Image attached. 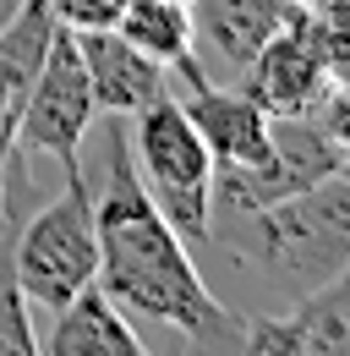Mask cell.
Here are the masks:
<instances>
[{"label":"cell","instance_id":"8fae6325","mask_svg":"<svg viewBox=\"0 0 350 356\" xmlns=\"http://www.w3.org/2000/svg\"><path fill=\"white\" fill-rule=\"evenodd\" d=\"M39 351L49 356H142V334L131 329V318L99 285L77 291L60 312H49V329L39 334Z\"/></svg>","mask_w":350,"mask_h":356},{"label":"cell","instance_id":"5b68a950","mask_svg":"<svg viewBox=\"0 0 350 356\" xmlns=\"http://www.w3.org/2000/svg\"><path fill=\"white\" fill-rule=\"evenodd\" d=\"M93 121H99V104H93V88H88L77 39H72V28H55L39 77H33V88L17 110L11 154L49 159V165H60V176H72V170H83V143L93 132Z\"/></svg>","mask_w":350,"mask_h":356},{"label":"cell","instance_id":"5bb4252c","mask_svg":"<svg viewBox=\"0 0 350 356\" xmlns=\"http://www.w3.org/2000/svg\"><path fill=\"white\" fill-rule=\"evenodd\" d=\"M301 28L328 83L334 88H350V0H328V6H301Z\"/></svg>","mask_w":350,"mask_h":356},{"label":"cell","instance_id":"3957f363","mask_svg":"<svg viewBox=\"0 0 350 356\" xmlns=\"http://www.w3.org/2000/svg\"><path fill=\"white\" fill-rule=\"evenodd\" d=\"M11 268L33 307V323L60 312L77 291L99 285V225L88 170H72L60 192L39 203L22 225L11 220Z\"/></svg>","mask_w":350,"mask_h":356},{"label":"cell","instance_id":"7c38bea8","mask_svg":"<svg viewBox=\"0 0 350 356\" xmlns=\"http://www.w3.org/2000/svg\"><path fill=\"white\" fill-rule=\"evenodd\" d=\"M110 28L170 72L192 60V11L181 0H126Z\"/></svg>","mask_w":350,"mask_h":356},{"label":"cell","instance_id":"30bf717a","mask_svg":"<svg viewBox=\"0 0 350 356\" xmlns=\"http://www.w3.org/2000/svg\"><path fill=\"white\" fill-rule=\"evenodd\" d=\"M72 39H77L99 115H137V110L170 99V66L148 60L115 28H72Z\"/></svg>","mask_w":350,"mask_h":356},{"label":"cell","instance_id":"4fadbf2b","mask_svg":"<svg viewBox=\"0 0 350 356\" xmlns=\"http://www.w3.org/2000/svg\"><path fill=\"white\" fill-rule=\"evenodd\" d=\"M39 351V323L33 307L17 285V268H11V214L0 220V356H33Z\"/></svg>","mask_w":350,"mask_h":356},{"label":"cell","instance_id":"52a82bcc","mask_svg":"<svg viewBox=\"0 0 350 356\" xmlns=\"http://www.w3.org/2000/svg\"><path fill=\"white\" fill-rule=\"evenodd\" d=\"M192 66L203 83H241V72L285 22L290 0H192Z\"/></svg>","mask_w":350,"mask_h":356},{"label":"cell","instance_id":"6da1fadb","mask_svg":"<svg viewBox=\"0 0 350 356\" xmlns=\"http://www.w3.org/2000/svg\"><path fill=\"white\" fill-rule=\"evenodd\" d=\"M104 176L93 192V225H99V291L131 318V329L170 334L181 346L203 351H241L247 318L219 302L192 247L170 230V220L153 209L131 165L126 115H104Z\"/></svg>","mask_w":350,"mask_h":356},{"label":"cell","instance_id":"9a60e30c","mask_svg":"<svg viewBox=\"0 0 350 356\" xmlns=\"http://www.w3.org/2000/svg\"><path fill=\"white\" fill-rule=\"evenodd\" d=\"M0 220H6V170H0Z\"/></svg>","mask_w":350,"mask_h":356},{"label":"cell","instance_id":"2e32d148","mask_svg":"<svg viewBox=\"0 0 350 356\" xmlns=\"http://www.w3.org/2000/svg\"><path fill=\"white\" fill-rule=\"evenodd\" d=\"M290 6H328V0H290Z\"/></svg>","mask_w":350,"mask_h":356},{"label":"cell","instance_id":"e0dca14e","mask_svg":"<svg viewBox=\"0 0 350 356\" xmlns=\"http://www.w3.org/2000/svg\"><path fill=\"white\" fill-rule=\"evenodd\" d=\"M181 6H192V0H181Z\"/></svg>","mask_w":350,"mask_h":356},{"label":"cell","instance_id":"9c48e42d","mask_svg":"<svg viewBox=\"0 0 350 356\" xmlns=\"http://www.w3.org/2000/svg\"><path fill=\"white\" fill-rule=\"evenodd\" d=\"M235 88H247L268 115H312L323 104V93L334 88V83H328V72H323V60H317V49H312V39H306V28H301V6L252 55V66L241 72Z\"/></svg>","mask_w":350,"mask_h":356},{"label":"cell","instance_id":"8992f818","mask_svg":"<svg viewBox=\"0 0 350 356\" xmlns=\"http://www.w3.org/2000/svg\"><path fill=\"white\" fill-rule=\"evenodd\" d=\"M170 93L181 99L186 121L214 154V170H252L274 154V115L235 83H203L192 77H170Z\"/></svg>","mask_w":350,"mask_h":356},{"label":"cell","instance_id":"ba28073f","mask_svg":"<svg viewBox=\"0 0 350 356\" xmlns=\"http://www.w3.org/2000/svg\"><path fill=\"white\" fill-rule=\"evenodd\" d=\"M258 356H350V264L312 285L279 312L247 318V346Z\"/></svg>","mask_w":350,"mask_h":356},{"label":"cell","instance_id":"277c9868","mask_svg":"<svg viewBox=\"0 0 350 356\" xmlns=\"http://www.w3.org/2000/svg\"><path fill=\"white\" fill-rule=\"evenodd\" d=\"M126 137L142 192L153 197V209L170 220V230L197 258L208 241V220H214V154H208V143L186 121L175 93L126 115Z\"/></svg>","mask_w":350,"mask_h":356},{"label":"cell","instance_id":"7a4b0ae2","mask_svg":"<svg viewBox=\"0 0 350 356\" xmlns=\"http://www.w3.org/2000/svg\"><path fill=\"white\" fill-rule=\"evenodd\" d=\"M197 264H224L230 312H279L350 264V165L247 214H214Z\"/></svg>","mask_w":350,"mask_h":356}]
</instances>
